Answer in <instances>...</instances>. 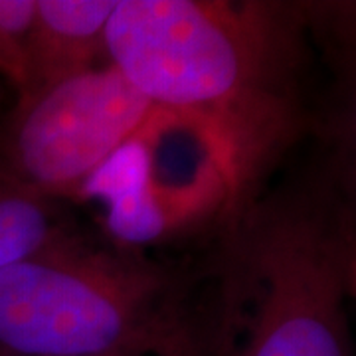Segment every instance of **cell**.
<instances>
[{"instance_id": "8992f818", "label": "cell", "mask_w": 356, "mask_h": 356, "mask_svg": "<svg viewBox=\"0 0 356 356\" xmlns=\"http://www.w3.org/2000/svg\"><path fill=\"white\" fill-rule=\"evenodd\" d=\"M72 234L58 200L0 172V271Z\"/></svg>"}, {"instance_id": "3957f363", "label": "cell", "mask_w": 356, "mask_h": 356, "mask_svg": "<svg viewBox=\"0 0 356 356\" xmlns=\"http://www.w3.org/2000/svg\"><path fill=\"white\" fill-rule=\"evenodd\" d=\"M0 356H208L163 267L76 234L0 271Z\"/></svg>"}, {"instance_id": "277c9868", "label": "cell", "mask_w": 356, "mask_h": 356, "mask_svg": "<svg viewBox=\"0 0 356 356\" xmlns=\"http://www.w3.org/2000/svg\"><path fill=\"white\" fill-rule=\"evenodd\" d=\"M153 111L105 62L20 99L0 140V172L51 200L77 198Z\"/></svg>"}, {"instance_id": "7a4b0ae2", "label": "cell", "mask_w": 356, "mask_h": 356, "mask_svg": "<svg viewBox=\"0 0 356 356\" xmlns=\"http://www.w3.org/2000/svg\"><path fill=\"white\" fill-rule=\"evenodd\" d=\"M332 161L250 192L222 224L208 356H355V206Z\"/></svg>"}, {"instance_id": "6da1fadb", "label": "cell", "mask_w": 356, "mask_h": 356, "mask_svg": "<svg viewBox=\"0 0 356 356\" xmlns=\"http://www.w3.org/2000/svg\"><path fill=\"white\" fill-rule=\"evenodd\" d=\"M303 24L301 8L277 2L119 0L105 51L153 107L224 140L252 192L301 133Z\"/></svg>"}, {"instance_id": "52a82bcc", "label": "cell", "mask_w": 356, "mask_h": 356, "mask_svg": "<svg viewBox=\"0 0 356 356\" xmlns=\"http://www.w3.org/2000/svg\"><path fill=\"white\" fill-rule=\"evenodd\" d=\"M36 0H0V76L24 99L32 88Z\"/></svg>"}, {"instance_id": "5b68a950", "label": "cell", "mask_w": 356, "mask_h": 356, "mask_svg": "<svg viewBox=\"0 0 356 356\" xmlns=\"http://www.w3.org/2000/svg\"><path fill=\"white\" fill-rule=\"evenodd\" d=\"M115 4L117 0H36L32 88L26 97L107 60L105 32Z\"/></svg>"}]
</instances>
